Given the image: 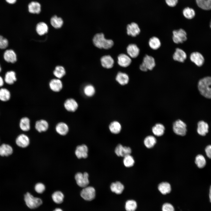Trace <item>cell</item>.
Instances as JSON below:
<instances>
[{"instance_id":"obj_47","label":"cell","mask_w":211,"mask_h":211,"mask_svg":"<svg viewBox=\"0 0 211 211\" xmlns=\"http://www.w3.org/2000/svg\"><path fill=\"white\" fill-rule=\"evenodd\" d=\"M34 188L35 190L37 193H42L45 190V187L43 183H38L35 184Z\"/></svg>"},{"instance_id":"obj_19","label":"cell","mask_w":211,"mask_h":211,"mask_svg":"<svg viewBox=\"0 0 211 211\" xmlns=\"http://www.w3.org/2000/svg\"><path fill=\"white\" fill-rule=\"evenodd\" d=\"M100 61L102 66L107 69L113 67L114 63V59L110 55L102 56L101 58Z\"/></svg>"},{"instance_id":"obj_45","label":"cell","mask_w":211,"mask_h":211,"mask_svg":"<svg viewBox=\"0 0 211 211\" xmlns=\"http://www.w3.org/2000/svg\"><path fill=\"white\" fill-rule=\"evenodd\" d=\"M84 92L87 96L91 97L93 96L95 93V89L92 85L89 84L85 86L84 89Z\"/></svg>"},{"instance_id":"obj_39","label":"cell","mask_w":211,"mask_h":211,"mask_svg":"<svg viewBox=\"0 0 211 211\" xmlns=\"http://www.w3.org/2000/svg\"><path fill=\"white\" fill-rule=\"evenodd\" d=\"M198 6L201 8L209 10L211 9V0H196Z\"/></svg>"},{"instance_id":"obj_55","label":"cell","mask_w":211,"mask_h":211,"mask_svg":"<svg viewBox=\"0 0 211 211\" xmlns=\"http://www.w3.org/2000/svg\"><path fill=\"white\" fill-rule=\"evenodd\" d=\"M1 71H2V69H1V65L0 64V73H1Z\"/></svg>"},{"instance_id":"obj_5","label":"cell","mask_w":211,"mask_h":211,"mask_svg":"<svg viewBox=\"0 0 211 211\" xmlns=\"http://www.w3.org/2000/svg\"><path fill=\"white\" fill-rule=\"evenodd\" d=\"M186 124L180 119L175 121L173 124V130L176 134L181 136H185L187 132Z\"/></svg>"},{"instance_id":"obj_15","label":"cell","mask_w":211,"mask_h":211,"mask_svg":"<svg viewBox=\"0 0 211 211\" xmlns=\"http://www.w3.org/2000/svg\"><path fill=\"white\" fill-rule=\"evenodd\" d=\"M16 144L21 148H25L28 147L30 143V139L28 137L24 134L19 135L16 139Z\"/></svg>"},{"instance_id":"obj_8","label":"cell","mask_w":211,"mask_h":211,"mask_svg":"<svg viewBox=\"0 0 211 211\" xmlns=\"http://www.w3.org/2000/svg\"><path fill=\"white\" fill-rule=\"evenodd\" d=\"M127 33L131 37L134 38L138 36L141 32V29L138 24L132 22L128 24L126 27Z\"/></svg>"},{"instance_id":"obj_49","label":"cell","mask_w":211,"mask_h":211,"mask_svg":"<svg viewBox=\"0 0 211 211\" xmlns=\"http://www.w3.org/2000/svg\"><path fill=\"white\" fill-rule=\"evenodd\" d=\"M166 4L169 7H175L178 2V0H165Z\"/></svg>"},{"instance_id":"obj_6","label":"cell","mask_w":211,"mask_h":211,"mask_svg":"<svg viewBox=\"0 0 211 211\" xmlns=\"http://www.w3.org/2000/svg\"><path fill=\"white\" fill-rule=\"evenodd\" d=\"M89 174L87 172L82 173L80 172L77 173L75 175V178L77 184L79 186L85 188L89 183L88 179Z\"/></svg>"},{"instance_id":"obj_44","label":"cell","mask_w":211,"mask_h":211,"mask_svg":"<svg viewBox=\"0 0 211 211\" xmlns=\"http://www.w3.org/2000/svg\"><path fill=\"white\" fill-rule=\"evenodd\" d=\"M124 157L123 162L125 167H130L133 166L135 163V161L132 156L129 155Z\"/></svg>"},{"instance_id":"obj_10","label":"cell","mask_w":211,"mask_h":211,"mask_svg":"<svg viewBox=\"0 0 211 211\" xmlns=\"http://www.w3.org/2000/svg\"><path fill=\"white\" fill-rule=\"evenodd\" d=\"M4 60L8 63L13 64L17 60V55L14 50L11 49H7L3 54Z\"/></svg>"},{"instance_id":"obj_31","label":"cell","mask_w":211,"mask_h":211,"mask_svg":"<svg viewBox=\"0 0 211 211\" xmlns=\"http://www.w3.org/2000/svg\"><path fill=\"white\" fill-rule=\"evenodd\" d=\"M48 28L47 25L45 22H40L36 25V30L38 34L40 35H43L47 33Z\"/></svg>"},{"instance_id":"obj_33","label":"cell","mask_w":211,"mask_h":211,"mask_svg":"<svg viewBox=\"0 0 211 211\" xmlns=\"http://www.w3.org/2000/svg\"><path fill=\"white\" fill-rule=\"evenodd\" d=\"M158 189L161 193L165 195L171 192V187L169 183L167 182H162L158 185Z\"/></svg>"},{"instance_id":"obj_35","label":"cell","mask_w":211,"mask_h":211,"mask_svg":"<svg viewBox=\"0 0 211 211\" xmlns=\"http://www.w3.org/2000/svg\"><path fill=\"white\" fill-rule=\"evenodd\" d=\"M11 97L10 91L7 89L2 88L0 89V100L3 102L9 101Z\"/></svg>"},{"instance_id":"obj_56","label":"cell","mask_w":211,"mask_h":211,"mask_svg":"<svg viewBox=\"0 0 211 211\" xmlns=\"http://www.w3.org/2000/svg\"><path fill=\"white\" fill-rule=\"evenodd\" d=\"M210 28H211V22H210Z\"/></svg>"},{"instance_id":"obj_48","label":"cell","mask_w":211,"mask_h":211,"mask_svg":"<svg viewBox=\"0 0 211 211\" xmlns=\"http://www.w3.org/2000/svg\"><path fill=\"white\" fill-rule=\"evenodd\" d=\"M162 211H174V208L172 205L169 203H164L162 206Z\"/></svg>"},{"instance_id":"obj_29","label":"cell","mask_w":211,"mask_h":211,"mask_svg":"<svg viewBox=\"0 0 211 211\" xmlns=\"http://www.w3.org/2000/svg\"><path fill=\"white\" fill-rule=\"evenodd\" d=\"M69 127L67 125L63 122L58 123L56 125L55 130L57 132L62 135H66L68 132Z\"/></svg>"},{"instance_id":"obj_27","label":"cell","mask_w":211,"mask_h":211,"mask_svg":"<svg viewBox=\"0 0 211 211\" xmlns=\"http://www.w3.org/2000/svg\"><path fill=\"white\" fill-rule=\"evenodd\" d=\"M165 127L161 123H157L155 124L152 128V131L155 136L159 137L164 134Z\"/></svg>"},{"instance_id":"obj_50","label":"cell","mask_w":211,"mask_h":211,"mask_svg":"<svg viewBox=\"0 0 211 211\" xmlns=\"http://www.w3.org/2000/svg\"><path fill=\"white\" fill-rule=\"evenodd\" d=\"M205 152L207 156L211 159V145H209L205 149Z\"/></svg>"},{"instance_id":"obj_16","label":"cell","mask_w":211,"mask_h":211,"mask_svg":"<svg viewBox=\"0 0 211 211\" xmlns=\"http://www.w3.org/2000/svg\"><path fill=\"white\" fill-rule=\"evenodd\" d=\"M131 149L129 147H124L120 144H119L116 147L115 152L119 156H125L130 155L131 153Z\"/></svg>"},{"instance_id":"obj_23","label":"cell","mask_w":211,"mask_h":211,"mask_svg":"<svg viewBox=\"0 0 211 211\" xmlns=\"http://www.w3.org/2000/svg\"><path fill=\"white\" fill-rule=\"evenodd\" d=\"M28 12L30 13L39 14L41 11V6L38 2L33 1L28 4Z\"/></svg>"},{"instance_id":"obj_7","label":"cell","mask_w":211,"mask_h":211,"mask_svg":"<svg viewBox=\"0 0 211 211\" xmlns=\"http://www.w3.org/2000/svg\"><path fill=\"white\" fill-rule=\"evenodd\" d=\"M80 195L83 199L86 200H92L95 197V190L92 187L86 186L81 191Z\"/></svg>"},{"instance_id":"obj_2","label":"cell","mask_w":211,"mask_h":211,"mask_svg":"<svg viewBox=\"0 0 211 211\" xmlns=\"http://www.w3.org/2000/svg\"><path fill=\"white\" fill-rule=\"evenodd\" d=\"M211 77H205L198 82V88L200 94L207 98H211Z\"/></svg>"},{"instance_id":"obj_21","label":"cell","mask_w":211,"mask_h":211,"mask_svg":"<svg viewBox=\"0 0 211 211\" xmlns=\"http://www.w3.org/2000/svg\"><path fill=\"white\" fill-rule=\"evenodd\" d=\"M148 44L149 47L154 50H158L161 46V42L160 39L155 36H153L149 38Z\"/></svg>"},{"instance_id":"obj_26","label":"cell","mask_w":211,"mask_h":211,"mask_svg":"<svg viewBox=\"0 0 211 211\" xmlns=\"http://www.w3.org/2000/svg\"><path fill=\"white\" fill-rule=\"evenodd\" d=\"M115 79L120 84L124 85L128 83L129 80V77L127 74L119 72L116 76Z\"/></svg>"},{"instance_id":"obj_24","label":"cell","mask_w":211,"mask_h":211,"mask_svg":"<svg viewBox=\"0 0 211 211\" xmlns=\"http://www.w3.org/2000/svg\"><path fill=\"white\" fill-rule=\"evenodd\" d=\"M209 126L208 124L203 121H200L198 123L197 132L203 136L206 135L208 132Z\"/></svg>"},{"instance_id":"obj_17","label":"cell","mask_w":211,"mask_h":211,"mask_svg":"<svg viewBox=\"0 0 211 211\" xmlns=\"http://www.w3.org/2000/svg\"><path fill=\"white\" fill-rule=\"evenodd\" d=\"M3 78L4 82L10 85L14 84L17 80L16 74L13 70H10L6 72Z\"/></svg>"},{"instance_id":"obj_13","label":"cell","mask_w":211,"mask_h":211,"mask_svg":"<svg viewBox=\"0 0 211 211\" xmlns=\"http://www.w3.org/2000/svg\"><path fill=\"white\" fill-rule=\"evenodd\" d=\"M132 61L131 58L125 54H120L118 57V64L123 67H127L130 66Z\"/></svg>"},{"instance_id":"obj_41","label":"cell","mask_w":211,"mask_h":211,"mask_svg":"<svg viewBox=\"0 0 211 211\" xmlns=\"http://www.w3.org/2000/svg\"><path fill=\"white\" fill-rule=\"evenodd\" d=\"M65 73L64 68L63 67L60 66H57L53 72L54 75L59 79L62 78Z\"/></svg>"},{"instance_id":"obj_38","label":"cell","mask_w":211,"mask_h":211,"mask_svg":"<svg viewBox=\"0 0 211 211\" xmlns=\"http://www.w3.org/2000/svg\"><path fill=\"white\" fill-rule=\"evenodd\" d=\"M182 13L184 17L188 19H193L195 15L194 10L188 7L185 8L183 9Z\"/></svg>"},{"instance_id":"obj_3","label":"cell","mask_w":211,"mask_h":211,"mask_svg":"<svg viewBox=\"0 0 211 211\" xmlns=\"http://www.w3.org/2000/svg\"><path fill=\"white\" fill-rule=\"evenodd\" d=\"M24 200L27 206L31 209L37 208L42 203L41 199L33 196L29 192L27 193L25 195Z\"/></svg>"},{"instance_id":"obj_4","label":"cell","mask_w":211,"mask_h":211,"mask_svg":"<svg viewBox=\"0 0 211 211\" xmlns=\"http://www.w3.org/2000/svg\"><path fill=\"white\" fill-rule=\"evenodd\" d=\"M172 40L175 44H182L187 40V35L186 31L181 28L172 31Z\"/></svg>"},{"instance_id":"obj_14","label":"cell","mask_w":211,"mask_h":211,"mask_svg":"<svg viewBox=\"0 0 211 211\" xmlns=\"http://www.w3.org/2000/svg\"><path fill=\"white\" fill-rule=\"evenodd\" d=\"M189 58L191 62L198 67L202 66L204 61L203 56L198 52H193L191 53Z\"/></svg>"},{"instance_id":"obj_51","label":"cell","mask_w":211,"mask_h":211,"mask_svg":"<svg viewBox=\"0 0 211 211\" xmlns=\"http://www.w3.org/2000/svg\"><path fill=\"white\" fill-rule=\"evenodd\" d=\"M5 1L8 4H13L16 3L17 0H5Z\"/></svg>"},{"instance_id":"obj_43","label":"cell","mask_w":211,"mask_h":211,"mask_svg":"<svg viewBox=\"0 0 211 211\" xmlns=\"http://www.w3.org/2000/svg\"><path fill=\"white\" fill-rule=\"evenodd\" d=\"M137 207V203L134 200H128L125 203V208L126 211H135Z\"/></svg>"},{"instance_id":"obj_20","label":"cell","mask_w":211,"mask_h":211,"mask_svg":"<svg viewBox=\"0 0 211 211\" xmlns=\"http://www.w3.org/2000/svg\"><path fill=\"white\" fill-rule=\"evenodd\" d=\"M78 106L77 102L73 98L67 99L64 103V106L65 109L71 112L75 111L77 109Z\"/></svg>"},{"instance_id":"obj_36","label":"cell","mask_w":211,"mask_h":211,"mask_svg":"<svg viewBox=\"0 0 211 211\" xmlns=\"http://www.w3.org/2000/svg\"><path fill=\"white\" fill-rule=\"evenodd\" d=\"M52 199L56 203L60 204L63 202L64 195L63 193L59 191L55 192L52 195Z\"/></svg>"},{"instance_id":"obj_52","label":"cell","mask_w":211,"mask_h":211,"mask_svg":"<svg viewBox=\"0 0 211 211\" xmlns=\"http://www.w3.org/2000/svg\"><path fill=\"white\" fill-rule=\"evenodd\" d=\"M4 78L0 75V87H2L4 85Z\"/></svg>"},{"instance_id":"obj_40","label":"cell","mask_w":211,"mask_h":211,"mask_svg":"<svg viewBox=\"0 0 211 211\" xmlns=\"http://www.w3.org/2000/svg\"><path fill=\"white\" fill-rule=\"evenodd\" d=\"M109 129L112 133L117 134L120 132L121 129V126L118 122L114 121L110 124Z\"/></svg>"},{"instance_id":"obj_37","label":"cell","mask_w":211,"mask_h":211,"mask_svg":"<svg viewBox=\"0 0 211 211\" xmlns=\"http://www.w3.org/2000/svg\"><path fill=\"white\" fill-rule=\"evenodd\" d=\"M156 140L155 137L152 135H149L144 139V143L145 147L148 148H152L155 144Z\"/></svg>"},{"instance_id":"obj_53","label":"cell","mask_w":211,"mask_h":211,"mask_svg":"<svg viewBox=\"0 0 211 211\" xmlns=\"http://www.w3.org/2000/svg\"><path fill=\"white\" fill-rule=\"evenodd\" d=\"M209 198L210 201L211 203V186L210 187V193H209Z\"/></svg>"},{"instance_id":"obj_34","label":"cell","mask_w":211,"mask_h":211,"mask_svg":"<svg viewBox=\"0 0 211 211\" xmlns=\"http://www.w3.org/2000/svg\"><path fill=\"white\" fill-rule=\"evenodd\" d=\"M50 22L53 27L55 28H59L63 25V21L61 17L55 15L51 18Z\"/></svg>"},{"instance_id":"obj_42","label":"cell","mask_w":211,"mask_h":211,"mask_svg":"<svg viewBox=\"0 0 211 211\" xmlns=\"http://www.w3.org/2000/svg\"><path fill=\"white\" fill-rule=\"evenodd\" d=\"M195 162L200 168H203L206 164V161L204 157L202 155L198 154L195 157Z\"/></svg>"},{"instance_id":"obj_28","label":"cell","mask_w":211,"mask_h":211,"mask_svg":"<svg viewBox=\"0 0 211 211\" xmlns=\"http://www.w3.org/2000/svg\"><path fill=\"white\" fill-rule=\"evenodd\" d=\"M48 123L44 120H38L35 124V128L40 132L46 131L48 129Z\"/></svg>"},{"instance_id":"obj_1","label":"cell","mask_w":211,"mask_h":211,"mask_svg":"<svg viewBox=\"0 0 211 211\" xmlns=\"http://www.w3.org/2000/svg\"><path fill=\"white\" fill-rule=\"evenodd\" d=\"M93 42L94 46L99 49H110L114 45V42L111 39H106L103 33H97L93 38Z\"/></svg>"},{"instance_id":"obj_30","label":"cell","mask_w":211,"mask_h":211,"mask_svg":"<svg viewBox=\"0 0 211 211\" xmlns=\"http://www.w3.org/2000/svg\"><path fill=\"white\" fill-rule=\"evenodd\" d=\"M124 188L123 185L119 181L112 183L110 186L111 191L117 194H121Z\"/></svg>"},{"instance_id":"obj_46","label":"cell","mask_w":211,"mask_h":211,"mask_svg":"<svg viewBox=\"0 0 211 211\" xmlns=\"http://www.w3.org/2000/svg\"><path fill=\"white\" fill-rule=\"evenodd\" d=\"M8 41L7 39L0 35V49L6 50L8 46Z\"/></svg>"},{"instance_id":"obj_32","label":"cell","mask_w":211,"mask_h":211,"mask_svg":"<svg viewBox=\"0 0 211 211\" xmlns=\"http://www.w3.org/2000/svg\"><path fill=\"white\" fill-rule=\"evenodd\" d=\"M20 129L23 131H27L30 129V119L27 117L21 118L19 122Z\"/></svg>"},{"instance_id":"obj_18","label":"cell","mask_w":211,"mask_h":211,"mask_svg":"<svg viewBox=\"0 0 211 211\" xmlns=\"http://www.w3.org/2000/svg\"><path fill=\"white\" fill-rule=\"evenodd\" d=\"M88 148L85 144L77 146L75 151V154L78 159L86 158L88 156Z\"/></svg>"},{"instance_id":"obj_12","label":"cell","mask_w":211,"mask_h":211,"mask_svg":"<svg viewBox=\"0 0 211 211\" xmlns=\"http://www.w3.org/2000/svg\"><path fill=\"white\" fill-rule=\"evenodd\" d=\"M141 63L148 71L152 70L156 66L155 60L151 55H146L144 57Z\"/></svg>"},{"instance_id":"obj_25","label":"cell","mask_w":211,"mask_h":211,"mask_svg":"<svg viewBox=\"0 0 211 211\" xmlns=\"http://www.w3.org/2000/svg\"><path fill=\"white\" fill-rule=\"evenodd\" d=\"M12 147L10 145L3 144L0 146V155L2 156H9L13 153Z\"/></svg>"},{"instance_id":"obj_11","label":"cell","mask_w":211,"mask_h":211,"mask_svg":"<svg viewBox=\"0 0 211 211\" xmlns=\"http://www.w3.org/2000/svg\"><path fill=\"white\" fill-rule=\"evenodd\" d=\"M126 51L128 55L132 59L137 58L139 55L140 50L135 44L131 43L127 47Z\"/></svg>"},{"instance_id":"obj_54","label":"cell","mask_w":211,"mask_h":211,"mask_svg":"<svg viewBox=\"0 0 211 211\" xmlns=\"http://www.w3.org/2000/svg\"><path fill=\"white\" fill-rule=\"evenodd\" d=\"M53 211H63L61 208H57L55 209Z\"/></svg>"},{"instance_id":"obj_9","label":"cell","mask_w":211,"mask_h":211,"mask_svg":"<svg viewBox=\"0 0 211 211\" xmlns=\"http://www.w3.org/2000/svg\"><path fill=\"white\" fill-rule=\"evenodd\" d=\"M172 58L175 61L183 63L187 59V55L183 50L179 47H177L173 55Z\"/></svg>"},{"instance_id":"obj_22","label":"cell","mask_w":211,"mask_h":211,"mask_svg":"<svg viewBox=\"0 0 211 211\" xmlns=\"http://www.w3.org/2000/svg\"><path fill=\"white\" fill-rule=\"evenodd\" d=\"M50 89L53 91L59 92L63 87L62 81L59 79H53L51 80L49 83Z\"/></svg>"}]
</instances>
